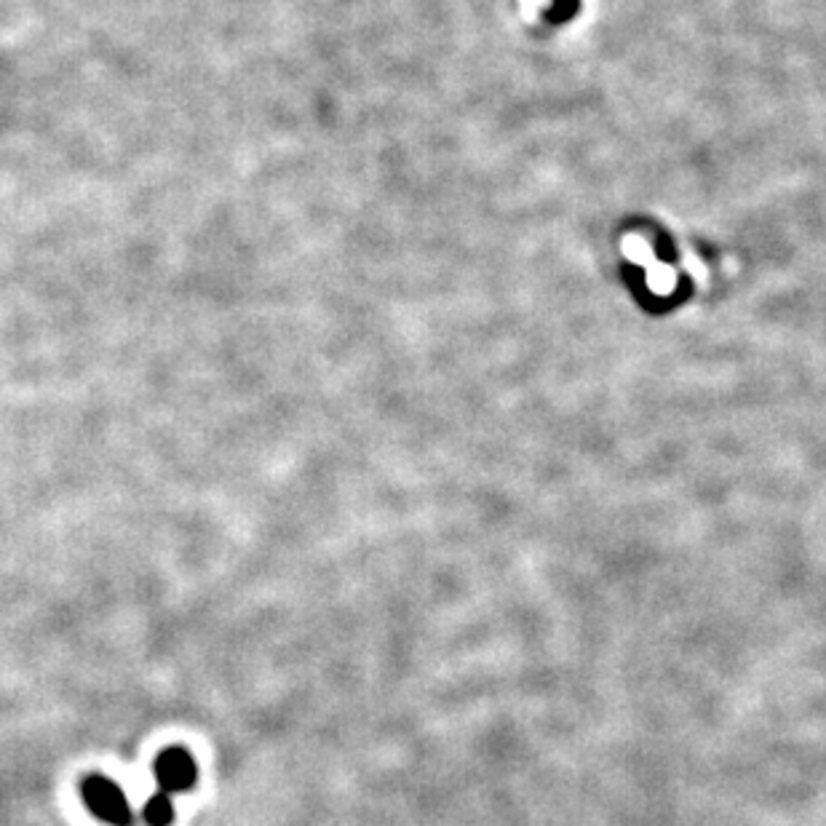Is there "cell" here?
Here are the masks:
<instances>
[{
	"instance_id": "cell-2",
	"label": "cell",
	"mask_w": 826,
	"mask_h": 826,
	"mask_svg": "<svg viewBox=\"0 0 826 826\" xmlns=\"http://www.w3.org/2000/svg\"><path fill=\"white\" fill-rule=\"evenodd\" d=\"M153 776L164 794L193 792L198 784V762L185 746H169L153 762Z\"/></svg>"
},
{
	"instance_id": "cell-1",
	"label": "cell",
	"mask_w": 826,
	"mask_h": 826,
	"mask_svg": "<svg viewBox=\"0 0 826 826\" xmlns=\"http://www.w3.org/2000/svg\"><path fill=\"white\" fill-rule=\"evenodd\" d=\"M83 805L89 808L91 816H97L99 821H105L110 826H131L134 824V810H131L126 794L113 778L102 776V773H89L78 784Z\"/></svg>"
},
{
	"instance_id": "cell-3",
	"label": "cell",
	"mask_w": 826,
	"mask_h": 826,
	"mask_svg": "<svg viewBox=\"0 0 826 826\" xmlns=\"http://www.w3.org/2000/svg\"><path fill=\"white\" fill-rule=\"evenodd\" d=\"M142 821L148 826H172L174 824V802L172 794L158 792L153 794L145 808H142Z\"/></svg>"
}]
</instances>
